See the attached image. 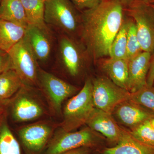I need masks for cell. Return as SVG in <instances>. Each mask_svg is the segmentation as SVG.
<instances>
[{"instance_id":"cell-1","label":"cell","mask_w":154,"mask_h":154,"mask_svg":"<svg viewBox=\"0 0 154 154\" xmlns=\"http://www.w3.org/2000/svg\"><path fill=\"white\" fill-rule=\"evenodd\" d=\"M125 15L121 0H102L96 7L81 12L79 36L90 59L96 61L109 57Z\"/></svg>"},{"instance_id":"cell-2","label":"cell","mask_w":154,"mask_h":154,"mask_svg":"<svg viewBox=\"0 0 154 154\" xmlns=\"http://www.w3.org/2000/svg\"><path fill=\"white\" fill-rule=\"evenodd\" d=\"M95 108L93 98V81L88 79L82 90L65 105L61 129L70 132L86 124Z\"/></svg>"},{"instance_id":"cell-3","label":"cell","mask_w":154,"mask_h":154,"mask_svg":"<svg viewBox=\"0 0 154 154\" xmlns=\"http://www.w3.org/2000/svg\"><path fill=\"white\" fill-rule=\"evenodd\" d=\"M79 11L70 0H46L45 22L75 38L79 35L81 28L82 18Z\"/></svg>"},{"instance_id":"cell-4","label":"cell","mask_w":154,"mask_h":154,"mask_svg":"<svg viewBox=\"0 0 154 154\" xmlns=\"http://www.w3.org/2000/svg\"><path fill=\"white\" fill-rule=\"evenodd\" d=\"M33 89L34 87L24 84L17 94L9 99L8 110H10L14 121H34L45 114V108Z\"/></svg>"},{"instance_id":"cell-5","label":"cell","mask_w":154,"mask_h":154,"mask_svg":"<svg viewBox=\"0 0 154 154\" xmlns=\"http://www.w3.org/2000/svg\"><path fill=\"white\" fill-rule=\"evenodd\" d=\"M37 86L46 97L51 110L57 116L61 113L64 101L78 91L75 86L39 68Z\"/></svg>"},{"instance_id":"cell-6","label":"cell","mask_w":154,"mask_h":154,"mask_svg":"<svg viewBox=\"0 0 154 154\" xmlns=\"http://www.w3.org/2000/svg\"><path fill=\"white\" fill-rule=\"evenodd\" d=\"M8 53L12 69L18 74L24 85L33 87L37 86L38 61L25 36Z\"/></svg>"},{"instance_id":"cell-7","label":"cell","mask_w":154,"mask_h":154,"mask_svg":"<svg viewBox=\"0 0 154 154\" xmlns=\"http://www.w3.org/2000/svg\"><path fill=\"white\" fill-rule=\"evenodd\" d=\"M93 81V98L96 108L112 114L117 105L129 99V91L119 87L109 78L99 77Z\"/></svg>"},{"instance_id":"cell-8","label":"cell","mask_w":154,"mask_h":154,"mask_svg":"<svg viewBox=\"0 0 154 154\" xmlns=\"http://www.w3.org/2000/svg\"><path fill=\"white\" fill-rule=\"evenodd\" d=\"M125 10L134 21L143 51L152 54L154 50V8L151 5L138 4Z\"/></svg>"},{"instance_id":"cell-9","label":"cell","mask_w":154,"mask_h":154,"mask_svg":"<svg viewBox=\"0 0 154 154\" xmlns=\"http://www.w3.org/2000/svg\"><path fill=\"white\" fill-rule=\"evenodd\" d=\"M58 58L64 68L72 77L79 74L90 59L81 41L66 35H62L59 40Z\"/></svg>"},{"instance_id":"cell-10","label":"cell","mask_w":154,"mask_h":154,"mask_svg":"<svg viewBox=\"0 0 154 154\" xmlns=\"http://www.w3.org/2000/svg\"><path fill=\"white\" fill-rule=\"evenodd\" d=\"M95 140L93 131L89 128L76 132L57 131L48 145L45 154H60L75 149L87 147Z\"/></svg>"},{"instance_id":"cell-11","label":"cell","mask_w":154,"mask_h":154,"mask_svg":"<svg viewBox=\"0 0 154 154\" xmlns=\"http://www.w3.org/2000/svg\"><path fill=\"white\" fill-rule=\"evenodd\" d=\"M55 128L54 125L49 122H38L21 128L18 134L28 150L38 152L47 144Z\"/></svg>"},{"instance_id":"cell-12","label":"cell","mask_w":154,"mask_h":154,"mask_svg":"<svg viewBox=\"0 0 154 154\" xmlns=\"http://www.w3.org/2000/svg\"><path fill=\"white\" fill-rule=\"evenodd\" d=\"M25 37L37 61H46L50 55L52 45V36L47 25H28Z\"/></svg>"},{"instance_id":"cell-13","label":"cell","mask_w":154,"mask_h":154,"mask_svg":"<svg viewBox=\"0 0 154 154\" xmlns=\"http://www.w3.org/2000/svg\"><path fill=\"white\" fill-rule=\"evenodd\" d=\"M86 124L92 131L100 133L113 141L118 142L125 131L116 124L112 114L96 107Z\"/></svg>"},{"instance_id":"cell-14","label":"cell","mask_w":154,"mask_h":154,"mask_svg":"<svg viewBox=\"0 0 154 154\" xmlns=\"http://www.w3.org/2000/svg\"><path fill=\"white\" fill-rule=\"evenodd\" d=\"M151 54L142 51L128 61V91L133 93L147 84V78L149 69Z\"/></svg>"},{"instance_id":"cell-15","label":"cell","mask_w":154,"mask_h":154,"mask_svg":"<svg viewBox=\"0 0 154 154\" xmlns=\"http://www.w3.org/2000/svg\"><path fill=\"white\" fill-rule=\"evenodd\" d=\"M113 113L122 124L131 130L154 116L152 112L129 99L117 105Z\"/></svg>"},{"instance_id":"cell-16","label":"cell","mask_w":154,"mask_h":154,"mask_svg":"<svg viewBox=\"0 0 154 154\" xmlns=\"http://www.w3.org/2000/svg\"><path fill=\"white\" fill-rule=\"evenodd\" d=\"M101 60V66L109 79L119 87L128 91V60L110 57Z\"/></svg>"},{"instance_id":"cell-17","label":"cell","mask_w":154,"mask_h":154,"mask_svg":"<svg viewBox=\"0 0 154 154\" xmlns=\"http://www.w3.org/2000/svg\"><path fill=\"white\" fill-rule=\"evenodd\" d=\"M103 154H154V147L139 141L130 133L125 131L118 144L106 149Z\"/></svg>"},{"instance_id":"cell-18","label":"cell","mask_w":154,"mask_h":154,"mask_svg":"<svg viewBox=\"0 0 154 154\" xmlns=\"http://www.w3.org/2000/svg\"><path fill=\"white\" fill-rule=\"evenodd\" d=\"M26 27L0 19V50L8 52L25 36Z\"/></svg>"},{"instance_id":"cell-19","label":"cell","mask_w":154,"mask_h":154,"mask_svg":"<svg viewBox=\"0 0 154 154\" xmlns=\"http://www.w3.org/2000/svg\"><path fill=\"white\" fill-rule=\"evenodd\" d=\"M0 19L26 28L28 25L25 10L20 0H2Z\"/></svg>"},{"instance_id":"cell-20","label":"cell","mask_w":154,"mask_h":154,"mask_svg":"<svg viewBox=\"0 0 154 154\" xmlns=\"http://www.w3.org/2000/svg\"><path fill=\"white\" fill-rule=\"evenodd\" d=\"M23 85L21 78L13 69L3 72L0 74V99H11Z\"/></svg>"},{"instance_id":"cell-21","label":"cell","mask_w":154,"mask_h":154,"mask_svg":"<svg viewBox=\"0 0 154 154\" xmlns=\"http://www.w3.org/2000/svg\"><path fill=\"white\" fill-rule=\"evenodd\" d=\"M0 154H22L19 142L8 124L7 116L0 121Z\"/></svg>"},{"instance_id":"cell-22","label":"cell","mask_w":154,"mask_h":154,"mask_svg":"<svg viewBox=\"0 0 154 154\" xmlns=\"http://www.w3.org/2000/svg\"><path fill=\"white\" fill-rule=\"evenodd\" d=\"M24 10L28 25H42L44 21L46 0H20Z\"/></svg>"},{"instance_id":"cell-23","label":"cell","mask_w":154,"mask_h":154,"mask_svg":"<svg viewBox=\"0 0 154 154\" xmlns=\"http://www.w3.org/2000/svg\"><path fill=\"white\" fill-rule=\"evenodd\" d=\"M127 29L128 16L125 11L124 21L110 46L109 57L127 60Z\"/></svg>"},{"instance_id":"cell-24","label":"cell","mask_w":154,"mask_h":154,"mask_svg":"<svg viewBox=\"0 0 154 154\" xmlns=\"http://www.w3.org/2000/svg\"><path fill=\"white\" fill-rule=\"evenodd\" d=\"M127 41V59L129 61L143 51L138 38L136 26L134 21L128 16Z\"/></svg>"},{"instance_id":"cell-25","label":"cell","mask_w":154,"mask_h":154,"mask_svg":"<svg viewBox=\"0 0 154 154\" xmlns=\"http://www.w3.org/2000/svg\"><path fill=\"white\" fill-rule=\"evenodd\" d=\"M129 100L154 113V87L146 85L131 93Z\"/></svg>"},{"instance_id":"cell-26","label":"cell","mask_w":154,"mask_h":154,"mask_svg":"<svg viewBox=\"0 0 154 154\" xmlns=\"http://www.w3.org/2000/svg\"><path fill=\"white\" fill-rule=\"evenodd\" d=\"M149 120H146L131 129L130 133L139 141L154 147V128Z\"/></svg>"},{"instance_id":"cell-27","label":"cell","mask_w":154,"mask_h":154,"mask_svg":"<svg viewBox=\"0 0 154 154\" xmlns=\"http://www.w3.org/2000/svg\"><path fill=\"white\" fill-rule=\"evenodd\" d=\"M79 11L93 8L99 5L102 0H70Z\"/></svg>"},{"instance_id":"cell-28","label":"cell","mask_w":154,"mask_h":154,"mask_svg":"<svg viewBox=\"0 0 154 154\" xmlns=\"http://www.w3.org/2000/svg\"><path fill=\"white\" fill-rule=\"evenodd\" d=\"M11 69L12 63L8 54L0 50V74Z\"/></svg>"},{"instance_id":"cell-29","label":"cell","mask_w":154,"mask_h":154,"mask_svg":"<svg viewBox=\"0 0 154 154\" xmlns=\"http://www.w3.org/2000/svg\"><path fill=\"white\" fill-rule=\"evenodd\" d=\"M122 4L125 9L128 8L134 5L138 4L154 5V0H121Z\"/></svg>"},{"instance_id":"cell-30","label":"cell","mask_w":154,"mask_h":154,"mask_svg":"<svg viewBox=\"0 0 154 154\" xmlns=\"http://www.w3.org/2000/svg\"><path fill=\"white\" fill-rule=\"evenodd\" d=\"M154 83V50L152 54L149 69L147 78V84L149 86H153Z\"/></svg>"},{"instance_id":"cell-31","label":"cell","mask_w":154,"mask_h":154,"mask_svg":"<svg viewBox=\"0 0 154 154\" xmlns=\"http://www.w3.org/2000/svg\"><path fill=\"white\" fill-rule=\"evenodd\" d=\"M9 99H0V121H2L5 117L8 116Z\"/></svg>"},{"instance_id":"cell-32","label":"cell","mask_w":154,"mask_h":154,"mask_svg":"<svg viewBox=\"0 0 154 154\" xmlns=\"http://www.w3.org/2000/svg\"><path fill=\"white\" fill-rule=\"evenodd\" d=\"M86 147H83L79 148L60 154H88V150Z\"/></svg>"},{"instance_id":"cell-33","label":"cell","mask_w":154,"mask_h":154,"mask_svg":"<svg viewBox=\"0 0 154 154\" xmlns=\"http://www.w3.org/2000/svg\"><path fill=\"white\" fill-rule=\"evenodd\" d=\"M149 120L152 126L154 128V116L151 119Z\"/></svg>"},{"instance_id":"cell-34","label":"cell","mask_w":154,"mask_h":154,"mask_svg":"<svg viewBox=\"0 0 154 154\" xmlns=\"http://www.w3.org/2000/svg\"><path fill=\"white\" fill-rule=\"evenodd\" d=\"M2 0H0V5H1V2H2Z\"/></svg>"},{"instance_id":"cell-35","label":"cell","mask_w":154,"mask_h":154,"mask_svg":"<svg viewBox=\"0 0 154 154\" xmlns=\"http://www.w3.org/2000/svg\"><path fill=\"white\" fill-rule=\"evenodd\" d=\"M152 7L154 8V5H152Z\"/></svg>"},{"instance_id":"cell-36","label":"cell","mask_w":154,"mask_h":154,"mask_svg":"<svg viewBox=\"0 0 154 154\" xmlns=\"http://www.w3.org/2000/svg\"><path fill=\"white\" fill-rule=\"evenodd\" d=\"M153 86H154V84H153Z\"/></svg>"}]
</instances>
